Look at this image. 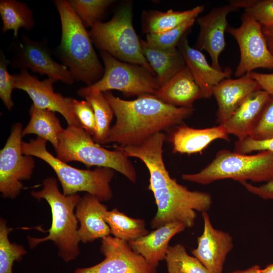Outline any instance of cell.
Returning <instances> with one entry per match:
<instances>
[{"label": "cell", "mask_w": 273, "mask_h": 273, "mask_svg": "<svg viewBox=\"0 0 273 273\" xmlns=\"http://www.w3.org/2000/svg\"><path fill=\"white\" fill-rule=\"evenodd\" d=\"M62 36L59 51L63 64L74 79L91 85L98 81L104 72L93 47L89 33L67 1L56 0Z\"/></svg>", "instance_id": "cell-3"}, {"label": "cell", "mask_w": 273, "mask_h": 273, "mask_svg": "<svg viewBox=\"0 0 273 273\" xmlns=\"http://www.w3.org/2000/svg\"><path fill=\"white\" fill-rule=\"evenodd\" d=\"M13 75L15 88L25 91L35 107L58 112L64 117L68 126L81 127L72 109V98L55 93L53 86L55 82L54 80L48 78L40 81L30 75L25 69H20L19 73Z\"/></svg>", "instance_id": "cell-13"}, {"label": "cell", "mask_w": 273, "mask_h": 273, "mask_svg": "<svg viewBox=\"0 0 273 273\" xmlns=\"http://www.w3.org/2000/svg\"><path fill=\"white\" fill-rule=\"evenodd\" d=\"M72 107L81 127L93 136L96 130V123L94 110L89 103L72 98Z\"/></svg>", "instance_id": "cell-36"}, {"label": "cell", "mask_w": 273, "mask_h": 273, "mask_svg": "<svg viewBox=\"0 0 273 273\" xmlns=\"http://www.w3.org/2000/svg\"><path fill=\"white\" fill-rule=\"evenodd\" d=\"M100 251L105 256L102 261L90 267L77 268L74 273H157V267L150 264L124 240L105 237L102 240Z\"/></svg>", "instance_id": "cell-12"}, {"label": "cell", "mask_w": 273, "mask_h": 273, "mask_svg": "<svg viewBox=\"0 0 273 273\" xmlns=\"http://www.w3.org/2000/svg\"><path fill=\"white\" fill-rule=\"evenodd\" d=\"M226 32L235 39L239 46L240 58L236 69L237 77L262 68L273 69V57L267 46L262 25L244 13L238 27L228 26Z\"/></svg>", "instance_id": "cell-11"}, {"label": "cell", "mask_w": 273, "mask_h": 273, "mask_svg": "<svg viewBox=\"0 0 273 273\" xmlns=\"http://www.w3.org/2000/svg\"><path fill=\"white\" fill-rule=\"evenodd\" d=\"M9 61L1 53L0 59V98L6 108L11 110L14 106L12 93L14 87V77L8 70Z\"/></svg>", "instance_id": "cell-37"}, {"label": "cell", "mask_w": 273, "mask_h": 273, "mask_svg": "<svg viewBox=\"0 0 273 273\" xmlns=\"http://www.w3.org/2000/svg\"><path fill=\"white\" fill-rule=\"evenodd\" d=\"M269 151L273 152V139L269 140L255 141L249 137L236 141L234 151L243 154H248L254 151Z\"/></svg>", "instance_id": "cell-38"}, {"label": "cell", "mask_w": 273, "mask_h": 273, "mask_svg": "<svg viewBox=\"0 0 273 273\" xmlns=\"http://www.w3.org/2000/svg\"><path fill=\"white\" fill-rule=\"evenodd\" d=\"M169 105L193 108L194 102L202 99L201 90L185 66L153 95Z\"/></svg>", "instance_id": "cell-23"}, {"label": "cell", "mask_w": 273, "mask_h": 273, "mask_svg": "<svg viewBox=\"0 0 273 273\" xmlns=\"http://www.w3.org/2000/svg\"><path fill=\"white\" fill-rule=\"evenodd\" d=\"M22 124L17 122L12 127L4 147L0 151V192L3 197L15 199L28 180L35 167L33 156L22 151Z\"/></svg>", "instance_id": "cell-10"}, {"label": "cell", "mask_w": 273, "mask_h": 273, "mask_svg": "<svg viewBox=\"0 0 273 273\" xmlns=\"http://www.w3.org/2000/svg\"><path fill=\"white\" fill-rule=\"evenodd\" d=\"M30 120L23 129L22 136L29 134H36L51 143L56 150L59 144V138L63 129L55 112L42 109L33 104L29 110Z\"/></svg>", "instance_id": "cell-26"}, {"label": "cell", "mask_w": 273, "mask_h": 273, "mask_svg": "<svg viewBox=\"0 0 273 273\" xmlns=\"http://www.w3.org/2000/svg\"><path fill=\"white\" fill-rule=\"evenodd\" d=\"M183 179L206 185L224 179L239 181L267 183L273 180V152L263 151L255 155L222 149L200 171L181 175Z\"/></svg>", "instance_id": "cell-6"}, {"label": "cell", "mask_w": 273, "mask_h": 273, "mask_svg": "<svg viewBox=\"0 0 273 273\" xmlns=\"http://www.w3.org/2000/svg\"><path fill=\"white\" fill-rule=\"evenodd\" d=\"M165 260L168 273H210L198 259L189 255L180 244L169 246Z\"/></svg>", "instance_id": "cell-30"}, {"label": "cell", "mask_w": 273, "mask_h": 273, "mask_svg": "<svg viewBox=\"0 0 273 273\" xmlns=\"http://www.w3.org/2000/svg\"><path fill=\"white\" fill-rule=\"evenodd\" d=\"M261 268L258 265H255L245 270H239L231 273H260Z\"/></svg>", "instance_id": "cell-42"}, {"label": "cell", "mask_w": 273, "mask_h": 273, "mask_svg": "<svg viewBox=\"0 0 273 273\" xmlns=\"http://www.w3.org/2000/svg\"><path fill=\"white\" fill-rule=\"evenodd\" d=\"M103 93L116 118L105 144L116 143L120 147L141 145L154 135L183 123L194 111L193 108L166 104L153 95H142L127 101L110 91Z\"/></svg>", "instance_id": "cell-2"}, {"label": "cell", "mask_w": 273, "mask_h": 273, "mask_svg": "<svg viewBox=\"0 0 273 273\" xmlns=\"http://www.w3.org/2000/svg\"><path fill=\"white\" fill-rule=\"evenodd\" d=\"M88 33L93 43L102 51L120 61L142 66L156 76L134 29L131 4L121 7L110 20L96 23Z\"/></svg>", "instance_id": "cell-8"}, {"label": "cell", "mask_w": 273, "mask_h": 273, "mask_svg": "<svg viewBox=\"0 0 273 273\" xmlns=\"http://www.w3.org/2000/svg\"><path fill=\"white\" fill-rule=\"evenodd\" d=\"M82 97L89 103L94 110L96 130L93 139L99 144H105L114 115L112 108L103 93L90 92L83 95Z\"/></svg>", "instance_id": "cell-29"}, {"label": "cell", "mask_w": 273, "mask_h": 273, "mask_svg": "<svg viewBox=\"0 0 273 273\" xmlns=\"http://www.w3.org/2000/svg\"><path fill=\"white\" fill-rule=\"evenodd\" d=\"M249 138L258 141L273 139V95H270L269 100Z\"/></svg>", "instance_id": "cell-35"}, {"label": "cell", "mask_w": 273, "mask_h": 273, "mask_svg": "<svg viewBox=\"0 0 273 273\" xmlns=\"http://www.w3.org/2000/svg\"><path fill=\"white\" fill-rule=\"evenodd\" d=\"M88 193L81 197L76 206L75 215L80 223L78 235L83 243L110 236V229L104 215L107 206Z\"/></svg>", "instance_id": "cell-19"}, {"label": "cell", "mask_w": 273, "mask_h": 273, "mask_svg": "<svg viewBox=\"0 0 273 273\" xmlns=\"http://www.w3.org/2000/svg\"><path fill=\"white\" fill-rule=\"evenodd\" d=\"M261 89L249 74L221 80L212 90L218 106L216 122L220 125L226 121L250 94Z\"/></svg>", "instance_id": "cell-18"}, {"label": "cell", "mask_w": 273, "mask_h": 273, "mask_svg": "<svg viewBox=\"0 0 273 273\" xmlns=\"http://www.w3.org/2000/svg\"><path fill=\"white\" fill-rule=\"evenodd\" d=\"M42 189L33 191L31 195L38 201L44 199L52 212V224L49 235L42 238L28 237L29 246L33 248L46 241H52L58 248V254L64 261L75 259L80 254L78 220L74 209L81 197L77 194L65 195L58 188L57 179L48 177L42 182Z\"/></svg>", "instance_id": "cell-4"}, {"label": "cell", "mask_w": 273, "mask_h": 273, "mask_svg": "<svg viewBox=\"0 0 273 273\" xmlns=\"http://www.w3.org/2000/svg\"><path fill=\"white\" fill-rule=\"evenodd\" d=\"M238 10L229 3L213 8L197 20L200 31L195 48L206 51L211 58V66L216 70H223L219 57L225 47L227 17L229 13Z\"/></svg>", "instance_id": "cell-15"}, {"label": "cell", "mask_w": 273, "mask_h": 273, "mask_svg": "<svg viewBox=\"0 0 273 273\" xmlns=\"http://www.w3.org/2000/svg\"><path fill=\"white\" fill-rule=\"evenodd\" d=\"M12 229L7 225L6 220L0 219V273H13L12 267L15 261H19L27 253L24 247L12 243L9 234Z\"/></svg>", "instance_id": "cell-31"}, {"label": "cell", "mask_w": 273, "mask_h": 273, "mask_svg": "<svg viewBox=\"0 0 273 273\" xmlns=\"http://www.w3.org/2000/svg\"><path fill=\"white\" fill-rule=\"evenodd\" d=\"M248 74L257 82L261 89L273 95V73H261L252 71Z\"/></svg>", "instance_id": "cell-40"}, {"label": "cell", "mask_w": 273, "mask_h": 273, "mask_svg": "<svg viewBox=\"0 0 273 273\" xmlns=\"http://www.w3.org/2000/svg\"><path fill=\"white\" fill-rule=\"evenodd\" d=\"M260 273H273V263L267 265L263 269H261Z\"/></svg>", "instance_id": "cell-43"}, {"label": "cell", "mask_w": 273, "mask_h": 273, "mask_svg": "<svg viewBox=\"0 0 273 273\" xmlns=\"http://www.w3.org/2000/svg\"><path fill=\"white\" fill-rule=\"evenodd\" d=\"M69 5L86 27H92L113 2L111 0H69Z\"/></svg>", "instance_id": "cell-32"}, {"label": "cell", "mask_w": 273, "mask_h": 273, "mask_svg": "<svg viewBox=\"0 0 273 273\" xmlns=\"http://www.w3.org/2000/svg\"><path fill=\"white\" fill-rule=\"evenodd\" d=\"M166 136L159 132L136 146H116L128 158L140 159L150 174L148 188L153 194L157 212L150 222L152 229L173 222L193 227L196 211L207 212L212 204L209 193L191 191L172 178L163 159V146Z\"/></svg>", "instance_id": "cell-1"}, {"label": "cell", "mask_w": 273, "mask_h": 273, "mask_svg": "<svg viewBox=\"0 0 273 273\" xmlns=\"http://www.w3.org/2000/svg\"><path fill=\"white\" fill-rule=\"evenodd\" d=\"M144 56L150 65L160 86L166 83L185 66L177 48L163 49L153 47L141 40Z\"/></svg>", "instance_id": "cell-24"}, {"label": "cell", "mask_w": 273, "mask_h": 273, "mask_svg": "<svg viewBox=\"0 0 273 273\" xmlns=\"http://www.w3.org/2000/svg\"><path fill=\"white\" fill-rule=\"evenodd\" d=\"M270 95L262 89L252 93L232 116L220 125L228 134L235 135L238 141L249 137Z\"/></svg>", "instance_id": "cell-21"}, {"label": "cell", "mask_w": 273, "mask_h": 273, "mask_svg": "<svg viewBox=\"0 0 273 273\" xmlns=\"http://www.w3.org/2000/svg\"><path fill=\"white\" fill-rule=\"evenodd\" d=\"M0 15L3 22L2 31H14V37L17 38L19 30L23 28L31 30L34 26L32 12L27 5L15 0H1Z\"/></svg>", "instance_id": "cell-27"}, {"label": "cell", "mask_w": 273, "mask_h": 273, "mask_svg": "<svg viewBox=\"0 0 273 273\" xmlns=\"http://www.w3.org/2000/svg\"><path fill=\"white\" fill-rule=\"evenodd\" d=\"M185 229L183 223H169L128 243L150 264L157 267L160 261L165 259L170 240Z\"/></svg>", "instance_id": "cell-22"}, {"label": "cell", "mask_w": 273, "mask_h": 273, "mask_svg": "<svg viewBox=\"0 0 273 273\" xmlns=\"http://www.w3.org/2000/svg\"><path fill=\"white\" fill-rule=\"evenodd\" d=\"M262 31L268 48L273 57V26H262Z\"/></svg>", "instance_id": "cell-41"}, {"label": "cell", "mask_w": 273, "mask_h": 273, "mask_svg": "<svg viewBox=\"0 0 273 273\" xmlns=\"http://www.w3.org/2000/svg\"><path fill=\"white\" fill-rule=\"evenodd\" d=\"M204 8V6L199 5L185 11L169 10L165 12L157 10L144 11L142 15L143 31L147 34L164 32L189 20L196 19Z\"/></svg>", "instance_id": "cell-25"}, {"label": "cell", "mask_w": 273, "mask_h": 273, "mask_svg": "<svg viewBox=\"0 0 273 273\" xmlns=\"http://www.w3.org/2000/svg\"><path fill=\"white\" fill-rule=\"evenodd\" d=\"M104 64L102 77L94 83L80 88L78 96L95 92L105 93L116 89L125 96L154 95L160 86L155 75L142 66L120 61L101 51Z\"/></svg>", "instance_id": "cell-9"}, {"label": "cell", "mask_w": 273, "mask_h": 273, "mask_svg": "<svg viewBox=\"0 0 273 273\" xmlns=\"http://www.w3.org/2000/svg\"><path fill=\"white\" fill-rule=\"evenodd\" d=\"M218 139L229 141V134L221 125L197 129L181 123L170 130L168 140L172 146L173 153L190 155L202 154L212 142Z\"/></svg>", "instance_id": "cell-20"}, {"label": "cell", "mask_w": 273, "mask_h": 273, "mask_svg": "<svg viewBox=\"0 0 273 273\" xmlns=\"http://www.w3.org/2000/svg\"><path fill=\"white\" fill-rule=\"evenodd\" d=\"M47 141L37 137L28 142H23V154L36 157L47 163L55 171L65 195L86 192L100 201L110 200L113 193L110 183L115 170L106 167L93 170L72 167L53 155L47 149Z\"/></svg>", "instance_id": "cell-5"}, {"label": "cell", "mask_w": 273, "mask_h": 273, "mask_svg": "<svg viewBox=\"0 0 273 273\" xmlns=\"http://www.w3.org/2000/svg\"><path fill=\"white\" fill-rule=\"evenodd\" d=\"M115 148L114 150L105 149L95 142L82 127L68 125L60 133L55 151L57 158L64 162L77 161L88 168H111L135 183L137 174L134 166L121 150Z\"/></svg>", "instance_id": "cell-7"}, {"label": "cell", "mask_w": 273, "mask_h": 273, "mask_svg": "<svg viewBox=\"0 0 273 273\" xmlns=\"http://www.w3.org/2000/svg\"><path fill=\"white\" fill-rule=\"evenodd\" d=\"M202 214L203 232L197 238V247L191 252L210 273H222L226 256L233 247L232 238L229 233L214 228L207 212Z\"/></svg>", "instance_id": "cell-16"}, {"label": "cell", "mask_w": 273, "mask_h": 273, "mask_svg": "<svg viewBox=\"0 0 273 273\" xmlns=\"http://www.w3.org/2000/svg\"><path fill=\"white\" fill-rule=\"evenodd\" d=\"M240 183L249 193L264 200H273V180L259 186H254L247 181Z\"/></svg>", "instance_id": "cell-39"}, {"label": "cell", "mask_w": 273, "mask_h": 273, "mask_svg": "<svg viewBox=\"0 0 273 273\" xmlns=\"http://www.w3.org/2000/svg\"><path fill=\"white\" fill-rule=\"evenodd\" d=\"M230 4L260 23L262 26H273V0L231 1Z\"/></svg>", "instance_id": "cell-33"}, {"label": "cell", "mask_w": 273, "mask_h": 273, "mask_svg": "<svg viewBox=\"0 0 273 273\" xmlns=\"http://www.w3.org/2000/svg\"><path fill=\"white\" fill-rule=\"evenodd\" d=\"M104 218L110 229L111 234L127 242L136 240L149 233L144 219L130 217L117 208L107 210Z\"/></svg>", "instance_id": "cell-28"}, {"label": "cell", "mask_w": 273, "mask_h": 273, "mask_svg": "<svg viewBox=\"0 0 273 273\" xmlns=\"http://www.w3.org/2000/svg\"><path fill=\"white\" fill-rule=\"evenodd\" d=\"M187 34L183 36L177 48L186 66L199 86L202 98H209L213 96V87L221 80L230 78L232 70L230 68L221 71L214 68L201 51L190 46Z\"/></svg>", "instance_id": "cell-17"}, {"label": "cell", "mask_w": 273, "mask_h": 273, "mask_svg": "<svg viewBox=\"0 0 273 273\" xmlns=\"http://www.w3.org/2000/svg\"><path fill=\"white\" fill-rule=\"evenodd\" d=\"M16 47L14 57L9 61L13 67L30 69L41 75H47L55 82L61 81L67 84L73 83L74 79L68 68L53 59L46 43L34 41L23 35L22 40Z\"/></svg>", "instance_id": "cell-14"}, {"label": "cell", "mask_w": 273, "mask_h": 273, "mask_svg": "<svg viewBox=\"0 0 273 273\" xmlns=\"http://www.w3.org/2000/svg\"><path fill=\"white\" fill-rule=\"evenodd\" d=\"M196 19L189 20L176 27L160 34H148L145 40L150 45L160 49L176 48L183 36L195 23Z\"/></svg>", "instance_id": "cell-34"}]
</instances>
